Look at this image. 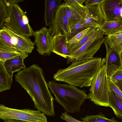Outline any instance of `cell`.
Returning <instances> with one entry per match:
<instances>
[{
	"mask_svg": "<svg viewBox=\"0 0 122 122\" xmlns=\"http://www.w3.org/2000/svg\"><path fill=\"white\" fill-rule=\"evenodd\" d=\"M109 89L113 91L117 95L122 99V92L117 86L108 78Z\"/></svg>",
	"mask_w": 122,
	"mask_h": 122,
	"instance_id": "obj_28",
	"label": "cell"
},
{
	"mask_svg": "<svg viewBox=\"0 0 122 122\" xmlns=\"http://www.w3.org/2000/svg\"><path fill=\"white\" fill-rule=\"evenodd\" d=\"M60 117L62 119L68 122H83L73 118L68 114L66 112L61 113L60 116Z\"/></svg>",
	"mask_w": 122,
	"mask_h": 122,
	"instance_id": "obj_29",
	"label": "cell"
},
{
	"mask_svg": "<svg viewBox=\"0 0 122 122\" xmlns=\"http://www.w3.org/2000/svg\"><path fill=\"white\" fill-rule=\"evenodd\" d=\"M84 21H75L71 23L70 26V34L69 36L67 37L68 41L77 34L87 28L84 25Z\"/></svg>",
	"mask_w": 122,
	"mask_h": 122,
	"instance_id": "obj_25",
	"label": "cell"
},
{
	"mask_svg": "<svg viewBox=\"0 0 122 122\" xmlns=\"http://www.w3.org/2000/svg\"><path fill=\"white\" fill-rule=\"evenodd\" d=\"M100 28L107 36L122 30V20L106 21Z\"/></svg>",
	"mask_w": 122,
	"mask_h": 122,
	"instance_id": "obj_20",
	"label": "cell"
},
{
	"mask_svg": "<svg viewBox=\"0 0 122 122\" xmlns=\"http://www.w3.org/2000/svg\"><path fill=\"white\" fill-rule=\"evenodd\" d=\"M7 6L3 0H0V29L3 26L4 23L8 17Z\"/></svg>",
	"mask_w": 122,
	"mask_h": 122,
	"instance_id": "obj_26",
	"label": "cell"
},
{
	"mask_svg": "<svg viewBox=\"0 0 122 122\" xmlns=\"http://www.w3.org/2000/svg\"><path fill=\"white\" fill-rule=\"evenodd\" d=\"M49 29L53 36L61 34L67 37L70 35L68 19L62 4L55 14Z\"/></svg>",
	"mask_w": 122,
	"mask_h": 122,
	"instance_id": "obj_9",
	"label": "cell"
},
{
	"mask_svg": "<svg viewBox=\"0 0 122 122\" xmlns=\"http://www.w3.org/2000/svg\"><path fill=\"white\" fill-rule=\"evenodd\" d=\"M105 63V58L97 57L75 61L68 67L58 70L53 78L76 86L90 87L92 79Z\"/></svg>",
	"mask_w": 122,
	"mask_h": 122,
	"instance_id": "obj_2",
	"label": "cell"
},
{
	"mask_svg": "<svg viewBox=\"0 0 122 122\" xmlns=\"http://www.w3.org/2000/svg\"><path fill=\"white\" fill-rule=\"evenodd\" d=\"M91 27L86 28L76 35L67 42L68 44H71L76 43L81 40L87 33Z\"/></svg>",
	"mask_w": 122,
	"mask_h": 122,
	"instance_id": "obj_27",
	"label": "cell"
},
{
	"mask_svg": "<svg viewBox=\"0 0 122 122\" xmlns=\"http://www.w3.org/2000/svg\"><path fill=\"white\" fill-rule=\"evenodd\" d=\"M3 0L7 6L8 14L3 25L18 34L29 37L33 36L34 31L27 15L20 5Z\"/></svg>",
	"mask_w": 122,
	"mask_h": 122,
	"instance_id": "obj_4",
	"label": "cell"
},
{
	"mask_svg": "<svg viewBox=\"0 0 122 122\" xmlns=\"http://www.w3.org/2000/svg\"><path fill=\"white\" fill-rule=\"evenodd\" d=\"M104 37L105 41L110 47L119 54L122 51V30Z\"/></svg>",
	"mask_w": 122,
	"mask_h": 122,
	"instance_id": "obj_21",
	"label": "cell"
},
{
	"mask_svg": "<svg viewBox=\"0 0 122 122\" xmlns=\"http://www.w3.org/2000/svg\"><path fill=\"white\" fill-rule=\"evenodd\" d=\"M105 0H86L85 2L86 6H94L100 5Z\"/></svg>",
	"mask_w": 122,
	"mask_h": 122,
	"instance_id": "obj_31",
	"label": "cell"
},
{
	"mask_svg": "<svg viewBox=\"0 0 122 122\" xmlns=\"http://www.w3.org/2000/svg\"><path fill=\"white\" fill-rule=\"evenodd\" d=\"M104 43L107 51L105 64L107 76L110 78L117 71L121 69L120 55L115 50L110 47L106 41Z\"/></svg>",
	"mask_w": 122,
	"mask_h": 122,
	"instance_id": "obj_13",
	"label": "cell"
},
{
	"mask_svg": "<svg viewBox=\"0 0 122 122\" xmlns=\"http://www.w3.org/2000/svg\"><path fill=\"white\" fill-rule=\"evenodd\" d=\"M6 1L8 3L13 4H17L19 2H21L23 1L24 0H6Z\"/></svg>",
	"mask_w": 122,
	"mask_h": 122,
	"instance_id": "obj_33",
	"label": "cell"
},
{
	"mask_svg": "<svg viewBox=\"0 0 122 122\" xmlns=\"http://www.w3.org/2000/svg\"><path fill=\"white\" fill-rule=\"evenodd\" d=\"M88 98L97 105L109 107V87L105 64L102 65L92 81Z\"/></svg>",
	"mask_w": 122,
	"mask_h": 122,
	"instance_id": "obj_5",
	"label": "cell"
},
{
	"mask_svg": "<svg viewBox=\"0 0 122 122\" xmlns=\"http://www.w3.org/2000/svg\"><path fill=\"white\" fill-rule=\"evenodd\" d=\"M1 29L10 36L12 43L17 50L28 54L31 53L34 48L35 44L29 37L17 34L4 25Z\"/></svg>",
	"mask_w": 122,
	"mask_h": 122,
	"instance_id": "obj_11",
	"label": "cell"
},
{
	"mask_svg": "<svg viewBox=\"0 0 122 122\" xmlns=\"http://www.w3.org/2000/svg\"><path fill=\"white\" fill-rule=\"evenodd\" d=\"M21 53V52L18 51L0 40V61L4 62L20 55Z\"/></svg>",
	"mask_w": 122,
	"mask_h": 122,
	"instance_id": "obj_18",
	"label": "cell"
},
{
	"mask_svg": "<svg viewBox=\"0 0 122 122\" xmlns=\"http://www.w3.org/2000/svg\"><path fill=\"white\" fill-rule=\"evenodd\" d=\"M109 78L113 83L122 80V70L121 69L117 71Z\"/></svg>",
	"mask_w": 122,
	"mask_h": 122,
	"instance_id": "obj_30",
	"label": "cell"
},
{
	"mask_svg": "<svg viewBox=\"0 0 122 122\" xmlns=\"http://www.w3.org/2000/svg\"><path fill=\"white\" fill-rule=\"evenodd\" d=\"M28 56V54L21 52L20 55L8 60L4 62L5 67L11 78H12L14 73L18 72L21 69L23 70L26 68L24 63V60Z\"/></svg>",
	"mask_w": 122,
	"mask_h": 122,
	"instance_id": "obj_16",
	"label": "cell"
},
{
	"mask_svg": "<svg viewBox=\"0 0 122 122\" xmlns=\"http://www.w3.org/2000/svg\"><path fill=\"white\" fill-rule=\"evenodd\" d=\"M15 77V81L30 95L36 108L44 115L55 116L54 98L49 90L41 68L33 64L20 70Z\"/></svg>",
	"mask_w": 122,
	"mask_h": 122,
	"instance_id": "obj_1",
	"label": "cell"
},
{
	"mask_svg": "<svg viewBox=\"0 0 122 122\" xmlns=\"http://www.w3.org/2000/svg\"><path fill=\"white\" fill-rule=\"evenodd\" d=\"M121 63V67L122 70V51L119 54Z\"/></svg>",
	"mask_w": 122,
	"mask_h": 122,
	"instance_id": "obj_35",
	"label": "cell"
},
{
	"mask_svg": "<svg viewBox=\"0 0 122 122\" xmlns=\"http://www.w3.org/2000/svg\"><path fill=\"white\" fill-rule=\"evenodd\" d=\"M0 118L5 122L15 119L31 122H47L46 117L38 110L12 108L2 104L0 105Z\"/></svg>",
	"mask_w": 122,
	"mask_h": 122,
	"instance_id": "obj_6",
	"label": "cell"
},
{
	"mask_svg": "<svg viewBox=\"0 0 122 122\" xmlns=\"http://www.w3.org/2000/svg\"><path fill=\"white\" fill-rule=\"evenodd\" d=\"M100 29L98 27H91L83 37L78 42L71 44H68L69 51L71 55L85 44Z\"/></svg>",
	"mask_w": 122,
	"mask_h": 122,
	"instance_id": "obj_22",
	"label": "cell"
},
{
	"mask_svg": "<svg viewBox=\"0 0 122 122\" xmlns=\"http://www.w3.org/2000/svg\"><path fill=\"white\" fill-rule=\"evenodd\" d=\"M67 36L60 34L53 36L52 52L67 59L68 61L71 55L68 48Z\"/></svg>",
	"mask_w": 122,
	"mask_h": 122,
	"instance_id": "obj_15",
	"label": "cell"
},
{
	"mask_svg": "<svg viewBox=\"0 0 122 122\" xmlns=\"http://www.w3.org/2000/svg\"><path fill=\"white\" fill-rule=\"evenodd\" d=\"M4 63L0 61V92L10 89L12 82V79L7 71Z\"/></svg>",
	"mask_w": 122,
	"mask_h": 122,
	"instance_id": "obj_23",
	"label": "cell"
},
{
	"mask_svg": "<svg viewBox=\"0 0 122 122\" xmlns=\"http://www.w3.org/2000/svg\"><path fill=\"white\" fill-rule=\"evenodd\" d=\"M109 107L113 110L115 115L118 118L122 119V99L113 91L110 89L109 91Z\"/></svg>",
	"mask_w": 122,
	"mask_h": 122,
	"instance_id": "obj_19",
	"label": "cell"
},
{
	"mask_svg": "<svg viewBox=\"0 0 122 122\" xmlns=\"http://www.w3.org/2000/svg\"><path fill=\"white\" fill-rule=\"evenodd\" d=\"M61 0H45L44 21L45 26L50 25L53 16L61 5Z\"/></svg>",
	"mask_w": 122,
	"mask_h": 122,
	"instance_id": "obj_17",
	"label": "cell"
},
{
	"mask_svg": "<svg viewBox=\"0 0 122 122\" xmlns=\"http://www.w3.org/2000/svg\"><path fill=\"white\" fill-rule=\"evenodd\" d=\"M81 119L83 122H118L114 117L108 119L101 113L95 115H87Z\"/></svg>",
	"mask_w": 122,
	"mask_h": 122,
	"instance_id": "obj_24",
	"label": "cell"
},
{
	"mask_svg": "<svg viewBox=\"0 0 122 122\" xmlns=\"http://www.w3.org/2000/svg\"><path fill=\"white\" fill-rule=\"evenodd\" d=\"M5 122H31L28 121H26L19 120L15 119H10L7 120Z\"/></svg>",
	"mask_w": 122,
	"mask_h": 122,
	"instance_id": "obj_34",
	"label": "cell"
},
{
	"mask_svg": "<svg viewBox=\"0 0 122 122\" xmlns=\"http://www.w3.org/2000/svg\"><path fill=\"white\" fill-rule=\"evenodd\" d=\"M121 122H122V121Z\"/></svg>",
	"mask_w": 122,
	"mask_h": 122,
	"instance_id": "obj_36",
	"label": "cell"
},
{
	"mask_svg": "<svg viewBox=\"0 0 122 122\" xmlns=\"http://www.w3.org/2000/svg\"><path fill=\"white\" fill-rule=\"evenodd\" d=\"M100 5L106 21L122 20V0H105Z\"/></svg>",
	"mask_w": 122,
	"mask_h": 122,
	"instance_id": "obj_12",
	"label": "cell"
},
{
	"mask_svg": "<svg viewBox=\"0 0 122 122\" xmlns=\"http://www.w3.org/2000/svg\"><path fill=\"white\" fill-rule=\"evenodd\" d=\"M114 83L122 92V80H118Z\"/></svg>",
	"mask_w": 122,
	"mask_h": 122,
	"instance_id": "obj_32",
	"label": "cell"
},
{
	"mask_svg": "<svg viewBox=\"0 0 122 122\" xmlns=\"http://www.w3.org/2000/svg\"><path fill=\"white\" fill-rule=\"evenodd\" d=\"M62 4L69 26L73 21H84L88 12L87 6L80 4L81 0H65Z\"/></svg>",
	"mask_w": 122,
	"mask_h": 122,
	"instance_id": "obj_10",
	"label": "cell"
},
{
	"mask_svg": "<svg viewBox=\"0 0 122 122\" xmlns=\"http://www.w3.org/2000/svg\"><path fill=\"white\" fill-rule=\"evenodd\" d=\"M104 33L100 29L85 44L73 53L67 63L91 58L105 41Z\"/></svg>",
	"mask_w": 122,
	"mask_h": 122,
	"instance_id": "obj_7",
	"label": "cell"
},
{
	"mask_svg": "<svg viewBox=\"0 0 122 122\" xmlns=\"http://www.w3.org/2000/svg\"><path fill=\"white\" fill-rule=\"evenodd\" d=\"M47 85L55 96L54 99L68 113L79 112L85 100L88 98L84 90L75 86L59 84L53 81H49Z\"/></svg>",
	"mask_w": 122,
	"mask_h": 122,
	"instance_id": "obj_3",
	"label": "cell"
},
{
	"mask_svg": "<svg viewBox=\"0 0 122 122\" xmlns=\"http://www.w3.org/2000/svg\"><path fill=\"white\" fill-rule=\"evenodd\" d=\"M88 12L84 24L86 28L93 26L100 27L106 21L100 5L87 6Z\"/></svg>",
	"mask_w": 122,
	"mask_h": 122,
	"instance_id": "obj_14",
	"label": "cell"
},
{
	"mask_svg": "<svg viewBox=\"0 0 122 122\" xmlns=\"http://www.w3.org/2000/svg\"><path fill=\"white\" fill-rule=\"evenodd\" d=\"M33 36L35 38L33 43L39 53L42 55H50L52 52L53 36L49 29L43 27L34 31Z\"/></svg>",
	"mask_w": 122,
	"mask_h": 122,
	"instance_id": "obj_8",
	"label": "cell"
}]
</instances>
